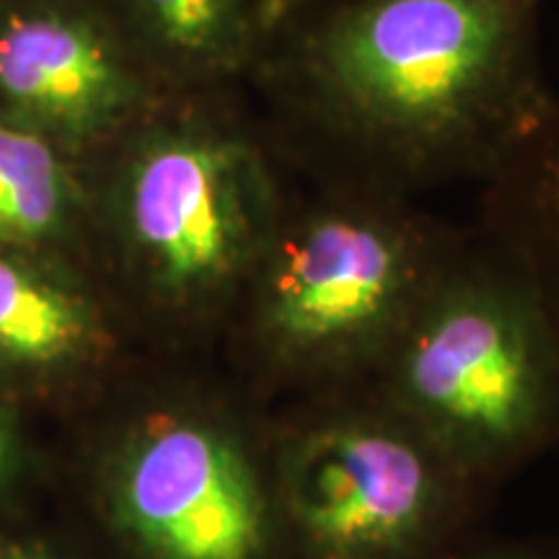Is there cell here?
<instances>
[{
    "mask_svg": "<svg viewBox=\"0 0 559 559\" xmlns=\"http://www.w3.org/2000/svg\"><path fill=\"white\" fill-rule=\"evenodd\" d=\"M370 386L472 485L544 436L559 391V332L526 264L481 228L459 236Z\"/></svg>",
    "mask_w": 559,
    "mask_h": 559,
    "instance_id": "cell-4",
    "label": "cell"
},
{
    "mask_svg": "<svg viewBox=\"0 0 559 559\" xmlns=\"http://www.w3.org/2000/svg\"><path fill=\"white\" fill-rule=\"evenodd\" d=\"M122 324L88 264L0 247V381L52 389L91 379L120 353Z\"/></svg>",
    "mask_w": 559,
    "mask_h": 559,
    "instance_id": "cell-8",
    "label": "cell"
},
{
    "mask_svg": "<svg viewBox=\"0 0 559 559\" xmlns=\"http://www.w3.org/2000/svg\"><path fill=\"white\" fill-rule=\"evenodd\" d=\"M24 438L13 412L0 400V508L16 492L21 474H24Z\"/></svg>",
    "mask_w": 559,
    "mask_h": 559,
    "instance_id": "cell-12",
    "label": "cell"
},
{
    "mask_svg": "<svg viewBox=\"0 0 559 559\" xmlns=\"http://www.w3.org/2000/svg\"><path fill=\"white\" fill-rule=\"evenodd\" d=\"M456 243L415 200L293 179L226 332L264 389L309 396L358 386Z\"/></svg>",
    "mask_w": 559,
    "mask_h": 559,
    "instance_id": "cell-3",
    "label": "cell"
},
{
    "mask_svg": "<svg viewBox=\"0 0 559 559\" xmlns=\"http://www.w3.org/2000/svg\"><path fill=\"white\" fill-rule=\"evenodd\" d=\"M485 187V230L526 264L559 332V94L515 140Z\"/></svg>",
    "mask_w": 559,
    "mask_h": 559,
    "instance_id": "cell-11",
    "label": "cell"
},
{
    "mask_svg": "<svg viewBox=\"0 0 559 559\" xmlns=\"http://www.w3.org/2000/svg\"><path fill=\"white\" fill-rule=\"evenodd\" d=\"M96 500L128 559H288L267 430L218 404L132 412L99 453Z\"/></svg>",
    "mask_w": 559,
    "mask_h": 559,
    "instance_id": "cell-6",
    "label": "cell"
},
{
    "mask_svg": "<svg viewBox=\"0 0 559 559\" xmlns=\"http://www.w3.org/2000/svg\"><path fill=\"white\" fill-rule=\"evenodd\" d=\"M0 247L47 251L88 264L86 160L0 111Z\"/></svg>",
    "mask_w": 559,
    "mask_h": 559,
    "instance_id": "cell-10",
    "label": "cell"
},
{
    "mask_svg": "<svg viewBox=\"0 0 559 559\" xmlns=\"http://www.w3.org/2000/svg\"><path fill=\"white\" fill-rule=\"evenodd\" d=\"M164 94L102 0H0V111L83 160Z\"/></svg>",
    "mask_w": 559,
    "mask_h": 559,
    "instance_id": "cell-7",
    "label": "cell"
},
{
    "mask_svg": "<svg viewBox=\"0 0 559 559\" xmlns=\"http://www.w3.org/2000/svg\"><path fill=\"white\" fill-rule=\"evenodd\" d=\"M542 0H321L247 86L293 174L415 200L485 181L547 102Z\"/></svg>",
    "mask_w": 559,
    "mask_h": 559,
    "instance_id": "cell-1",
    "label": "cell"
},
{
    "mask_svg": "<svg viewBox=\"0 0 559 559\" xmlns=\"http://www.w3.org/2000/svg\"><path fill=\"white\" fill-rule=\"evenodd\" d=\"M267 443L288 559H428L474 487L370 383L309 394Z\"/></svg>",
    "mask_w": 559,
    "mask_h": 559,
    "instance_id": "cell-5",
    "label": "cell"
},
{
    "mask_svg": "<svg viewBox=\"0 0 559 559\" xmlns=\"http://www.w3.org/2000/svg\"><path fill=\"white\" fill-rule=\"evenodd\" d=\"M0 559H62V557L55 555L52 549L41 547V544L9 542V544H0Z\"/></svg>",
    "mask_w": 559,
    "mask_h": 559,
    "instance_id": "cell-14",
    "label": "cell"
},
{
    "mask_svg": "<svg viewBox=\"0 0 559 559\" xmlns=\"http://www.w3.org/2000/svg\"><path fill=\"white\" fill-rule=\"evenodd\" d=\"M86 171L91 270L122 319L226 332L293 185L243 91L164 96Z\"/></svg>",
    "mask_w": 559,
    "mask_h": 559,
    "instance_id": "cell-2",
    "label": "cell"
},
{
    "mask_svg": "<svg viewBox=\"0 0 559 559\" xmlns=\"http://www.w3.org/2000/svg\"><path fill=\"white\" fill-rule=\"evenodd\" d=\"M164 94L243 91L272 24L262 0H102Z\"/></svg>",
    "mask_w": 559,
    "mask_h": 559,
    "instance_id": "cell-9",
    "label": "cell"
},
{
    "mask_svg": "<svg viewBox=\"0 0 559 559\" xmlns=\"http://www.w3.org/2000/svg\"><path fill=\"white\" fill-rule=\"evenodd\" d=\"M262 3H264V11H267L272 32H275V26L283 24L285 19H290L300 11L311 9V5L321 3V0H262Z\"/></svg>",
    "mask_w": 559,
    "mask_h": 559,
    "instance_id": "cell-13",
    "label": "cell"
},
{
    "mask_svg": "<svg viewBox=\"0 0 559 559\" xmlns=\"http://www.w3.org/2000/svg\"><path fill=\"white\" fill-rule=\"evenodd\" d=\"M459 559H528L523 555H515V551H502V549H492V551H477V555L469 557H459Z\"/></svg>",
    "mask_w": 559,
    "mask_h": 559,
    "instance_id": "cell-15",
    "label": "cell"
}]
</instances>
